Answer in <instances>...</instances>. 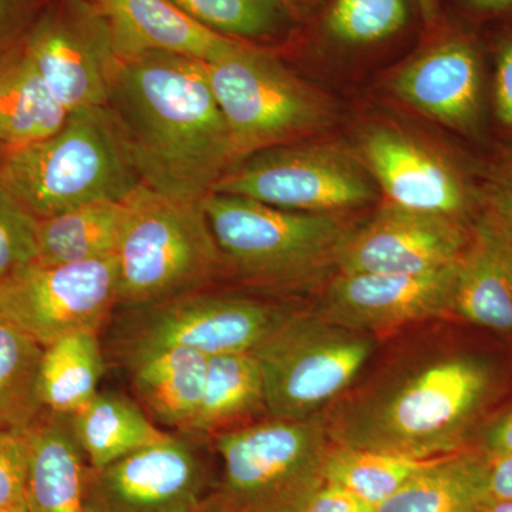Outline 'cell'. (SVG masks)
Returning <instances> with one entry per match:
<instances>
[{
    "label": "cell",
    "mask_w": 512,
    "mask_h": 512,
    "mask_svg": "<svg viewBox=\"0 0 512 512\" xmlns=\"http://www.w3.org/2000/svg\"><path fill=\"white\" fill-rule=\"evenodd\" d=\"M107 110L141 183L204 200L238 163L205 62L177 53L120 59Z\"/></svg>",
    "instance_id": "6da1fadb"
},
{
    "label": "cell",
    "mask_w": 512,
    "mask_h": 512,
    "mask_svg": "<svg viewBox=\"0 0 512 512\" xmlns=\"http://www.w3.org/2000/svg\"><path fill=\"white\" fill-rule=\"evenodd\" d=\"M493 389L483 360L434 353L397 363L322 413L336 446L427 460L466 450Z\"/></svg>",
    "instance_id": "7a4b0ae2"
},
{
    "label": "cell",
    "mask_w": 512,
    "mask_h": 512,
    "mask_svg": "<svg viewBox=\"0 0 512 512\" xmlns=\"http://www.w3.org/2000/svg\"><path fill=\"white\" fill-rule=\"evenodd\" d=\"M0 183L39 220L126 201L143 185L106 107L72 111L53 136L6 150Z\"/></svg>",
    "instance_id": "3957f363"
},
{
    "label": "cell",
    "mask_w": 512,
    "mask_h": 512,
    "mask_svg": "<svg viewBox=\"0 0 512 512\" xmlns=\"http://www.w3.org/2000/svg\"><path fill=\"white\" fill-rule=\"evenodd\" d=\"M225 271L271 292L308 289L336 266L352 229L332 212L282 210L211 192L202 201Z\"/></svg>",
    "instance_id": "277c9868"
},
{
    "label": "cell",
    "mask_w": 512,
    "mask_h": 512,
    "mask_svg": "<svg viewBox=\"0 0 512 512\" xmlns=\"http://www.w3.org/2000/svg\"><path fill=\"white\" fill-rule=\"evenodd\" d=\"M220 480L200 512H302L326 483L329 439L323 413L271 419L214 437Z\"/></svg>",
    "instance_id": "5b68a950"
},
{
    "label": "cell",
    "mask_w": 512,
    "mask_h": 512,
    "mask_svg": "<svg viewBox=\"0 0 512 512\" xmlns=\"http://www.w3.org/2000/svg\"><path fill=\"white\" fill-rule=\"evenodd\" d=\"M204 200H183L146 185L128 198L117 248V306L146 305L204 288L224 269Z\"/></svg>",
    "instance_id": "8992f818"
},
{
    "label": "cell",
    "mask_w": 512,
    "mask_h": 512,
    "mask_svg": "<svg viewBox=\"0 0 512 512\" xmlns=\"http://www.w3.org/2000/svg\"><path fill=\"white\" fill-rule=\"evenodd\" d=\"M372 335L293 312L254 353L271 419L306 420L348 392L375 348Z\"/></svg>",
    "instance_id": "52a82bcc"
},
{
    "label": "cell",
    "mask_w": 512,
    "mask_h": 512,
    "mask_svg": "<svg viewBox=\"0 0 512 512\" xmlns=\"http://www.w3.org/2000/svg\"><path fill=\"white\" fill-rule=\"evenodd\" d=\"M126 309L114 329L124 363L165 348L191 349L208 357L252 352L293 313L284 306L204 288Z\"/></svg>",
    "instance_id": "ba28073f"
},
{
    "label": "cell",
    "mask_w": 512,
    "mask_h": 512,
    "mask_svg": "<svg viewBox=\"0 0 512 512\" xmlns=\"http://www.w3.org/2000/svg\"><path fill=\"white\" fill-rule=\"evenodd\" d=\"M205 69L239 161L282 146L328 120V107L318 94L274 57L244 43L205 63Z\"/></svg>",
    "instance_id": "9c48e42d"
},
{
    "label": "cell",
    "mask_w": 512,
    "mask_h": 512,
    "mask_svg": "<svg viewBox=\"0 0 512 512\" xmlns=\"http://www.w3.org/2000/svg\"><path fill=\"white\" fill-rule=\"evenodd\" d=\"M117 306L116 259L70 265L33 262L0 281V320L43 349L83 330H99Z\"/></svg>",
    "instance_id": "30bf717a"
},
{
    "label": "cell",
    "mask_w": 512,
    "mask_h": 512,
    "mask_svg": "<svg viewBox=\"0 0 512 512\" xmlns=\"http://www.w3.org/2000/svg\"><path fill=\"white\" fill-rule=\"evenodd\" d=\"M218 194L237 195L299 212H336L375 197L355 161L329 147H272L238 161L218 181Z\"/></svg>",
    "instance_id": "8fae6325"
},
{
    "label": "cell",
    "mask_w": 512,
    "mask_h": 512,
    "mask_svg": "<svg viewBox=\"0 0 512 512\" xmlns=\"http://www.w3.org/2000/svg\"><path fill=\"white\" fill-rule=\"evenodd\" d=\"M191 434H165L109 466H87L86 512H173L200 508L210 474Z\"/></svg>",
    "instance_id": "7c38bea8"
},
{
    "label": "cell",
    "mask_w": 512,
    "mask_h": 512,
    "mask_svg": "<svg viewBox=\"0 0 512 512\" xmlns=\"http://www.w3.org/2000/svg\"><path fill=\"white\" fill-rule=\"evenodd\" d=\"M23 53L67 113L106 106L120 57L96 6L76 0L43 22Z\"/></svg>",
    "instance_id": "4fadbf2b"
},
{
    "label": "cell",
    "mask_w": 512,
    "mask_h": 512,
    "mask_svg": "<svg viewBox=\"0 0 512 512\" xmlns=\"http://www.w3.org/2000/svg\"><path fill=\"white\" fill-rule=\"evenodd\" d=\"M467 222L387 204L350 231L338 254L342 274L416 275L456 264L470 241Z\"/></svg>",
    "instance_id": "5bb4252c"
},
{
    "label": "cell",
    "mask_w": 512,
    "mask_h": 512,
    "mask_svg": "<svg viewBox=\"0 0 512 512\" xmlns=\"http://www.w3.org/2000/svg\"><path fill=\"white\" fill-rule=\"evenodd\" d=\"M458 261L416 275L339 272L326 288L318 315L367 335L446 315L453 312Z\"/></svg>",
    "instance_id": "9a60e30c"
},
{
    "label": "cell",
    "mask_w": 512,
    "mask_h": 512,
    "mask_svg": "<svg viewBox=\"0 0 512 512\" xmlns=\"http://www.w3.org/2000/svg\"><path fill=\"white\" fill-rule=\"evenodd\" d=\"M393 92L444 126L477 136L485 114L484 59L480 43L456 30L416 57L394 77Z\"/></svg>",
    "instance_id": "2e32d148"
},
{
    "label": "cell",
    "mask_w": 512,
    "mask_h": 512,
    "mask_svg": "<svg viewBox=\"0 0 512 512\" xmlns=\"http://www.w3.org/2000/svg\"><path fill=\"white\" fill-rule=\"evenodd\" d=\"M362 153L389 204L463 222L476 208V194L456 168L403 134L370 131Z\"/></svg>",
    "instance_id": "e0dca14e"
},
{
    "label": "cell",
    "mask_w": 512,
    "mask_h": 512,
    "mask_svg": "<svg viewBox=\"0 0 512 512\" xmlns=\"http://www.w3.org/2000/svg\"><path fill=\"white\" fill-rule=\"evenodd\" d=\"M106 19L120 59L168 52L210 63L242 42L192 20L170 0H90Z\"/></svg>",
    "instance_id": "ac0fdd59"
},
{
    "label": "cell",
    "mask_w": 512,
    "mask_h": 512,
    "mask_svg": "<svg viewBox=\"0 0 512 512\" xmlns=\"http://www.w3.org/2000/svg\"><path fill=\"white\" fill-rule=\"evenodd\" d=\"M453 313L474 325L512 333V229L485 211L471 225L458 261Z\"/></svg>",
    "instance_id": "d6986e66"
},
{
    "label": "cell",
    "mask_w": 512,
    "mask_h": 512,
    "mask_svg": "<svg viewBox=\"0 0 512 512\" xmlns=\"http://www.w3.org/2000/svg\"><path fill=\"white\" fill-rule=\"evenodd\" d=\"M29 444L26 507L29 512H86L87 461L67 416L45 412L26 430Z\"/></svg>",
    "instance_id": "ffe728a7"
},
{
    "label": "cell",
    "mask_w": 512,
    "mask_h": 512,
    "mask_svg": "<svg viewBox=\"0 0 512 512\" xmlns=\"http://www.w3.org/2000/svg\"><path fill=\"white\" fill-rule=\"evenodd\" d=\"M126 365L148 417L187 433L204 396L208 356L191 349L165 348L133 357Z\"/></svg>",
    "instance_id": "44dd1931"
},
{
    "label": "cell",
    "mask_w": 512,
    "mask_h": 512,
    "mask_svg": "<svg viewBox=\"0 0 512 512\" xmlns=\"http://www.w3.org/2000/svg\"><path fill=\"white\" fill-rule=\"evenodd\" d=\"M490 501L488 454L463 450L436 458L375 512H481Z\"/></svg>",
    "instance_id": "7402d4cb"
},
{
    "label": "cell",
    "mask_w": 512,
    "mask_h": 512,
    "mask_svg": "<svg viewBox=\"0 0 512 512\" xmlns=\"http://www.w3.org/2000/svg\"><path fill=\"white\" fill-rule=\"evenodd\" d=\"M266 412L264 380L252 352L208 357L207 380L200 409L185 434L218 436L248 426Z\"/></svg>",
    "instance_id": "603a6c76"
},
{
    "label": "cell",
    "mask_w": 512,
    "mask_h": 512,
    "mask_svg": "<svg viewBox=\"0 0 512 512\" xmlns=\"http://www.w3.org/2000/svg\"><path fill=\"white\" fill-rule=\"evenodd\" d=\"M128 217V200L101 201L39 220L37 264L70 265L113 258Z\"/></svg>",
    "instance_id": "cb8c5ba5"
},
{
    "label": "cell",
    "mask_w": 512,
    "mask_h": 512,
    "mask_svg": "<svg viewBox=\"0 0 512 512\" xmlns=\"http://www.w3.org/2000/svg\"><path fill=\"white\" fill-rule=\"evenodd\" d=\"M87 466L100 468L163 439L140 404L116 392H99L79 412L67 416Z\"/></svg>",
    "instance_id": "d4e9b609"
},
{
    "label": "cell",
    "mask_w": 512,
    "mask_h": 512,
    "mask_svg": "<svg viewBox=\"0 0 512 512\" xmlns=\"http://www.w3.org/2000/svg\"><path fill=\"white\" fill-rule=\"evenodd\" d=\"M67 117L23 50L0 60V146L12 150L45 140Z\"/></svg>",
    "instance_id": "484cf974"
},
{
    "label": "cell",
    "mask_w": 512,
    "mask_h": 512,
    "mask_svg": "<svg viewBox=\"0 0 512 512\" xmlns=\"http://www.w3.org/2000/svg\"><path fill=\"white\" fill-rule=\"evenodd\" d=\"M104 372L99 332L83 330L43 349L37 393L46 412L72 416L99 393Z\"/></svg>",
    "instance_id": "4316f807"
},
{
    "label": "cell",
    "mask_w": 512,
    "mask_h": 512,
    "mask_svg": "<svg viewBox=\"0 0 512 512\" xmlns=\"http://www.w3.org/2000/svg\"><path fill=\"white\" fill-rule=\"evenodd\" d=\"M43 348L0 320V430H26L43 413L37 373Z\"/></svg>",
    "instance_id": "83f0119b"
},
{
    "label": "cell",
    "mask_w": 512,
    "mask_h": 512,
    "mask_svg": "<svg viewBox=\"0 0 512 512\" xmlns=\"http://www.w3.org/2000/svg\"><path fill=\"white\" fill-rule=\"evenodd\" d=\"M434 460L436 458L421 460L332 443L326 458L325 477L329 483L348 488L377 508Z\"/></svg>",
    "instance_id": "f1b7e54d"
},
{
    "label": "cell",
    "mask_w": 512,
    "mask_h": 512,
    "mask_svg": "<svg viewBox=\"0 0 512 512\" xmlns=\"http://www.w3.org/2000/svg\"><path fill=\"white\" fill-rule=\"evenodd\" d=\"M407 20V0H333L325 30L342 45L365 46L396 35Z\"/></svg>",
    "instance_id": "f546056e"
},
{
    "label": "cell",
    "mask_w": 512,
    "mask_h": 512,
    "mask_svg": "<svg viewBox=\"0 0 512 512\" xmlns=\"http://www.w3.org/2000/svg\"><path fill=\"white\" fill-rule=\"evenodd\" d=\"M181 12L222 36L255 39L278 28L285 0H170Z\"/></svg>",
    "instance_id": "4dcf8cb0"
},
{
    "label": "cell",
    "mask_w": 512,
    "mask_h": 512,
    "mask_svg": "<svg viewBox=\"0 0 512 512\" xmlns=\"http://www.w3.org/2000/svg\"><path fill=\"white\" fill-rule=\"evenodd\" d=\"M36 218L0 183V281L36 262Z\"/></svg>",
    "instance_id": "1f68e13d"
},
{
    "label": "cell",
    "mask_w": 512,
    "mask_h": 512,
    "mask_svg": "<svg viewBox=\"0 0 512 512\" xmlns=\"http://www.w3.org/2000/svg\"><path fill=\"white\" fill-rule=\"evenodd\" d=\"M490 20L498 22L491 37L494 60L491 107L498 126L512 134V12Z\"/></svg>",
    "instance_id": "d6a6232c"
},
{
    "label": "cell",
    "mask_w": 512,
    "mask_h": 512,
    "mask_svg": "<svg viewBox=\"0 0 512 512\" xmlns=\"http://www.w3.org/2000/svg\"><path fill=\"white\" fill-rule=\"evenodd\" d=\"M26 430H0V508L26 503L29 467Z\"/></svg>",
    "instance_id": "836d02e7"
},
{
    "label": "cell",
    "mask_w": 512,
    "mask_h": 512,
    "mask_svg": "<svg viewBox=\"0 0 512 512\" xmlns=\"http://www.w3.org/2000/svg\"><path fill=\"white\" fill-rule=\"evenodd\" d=\"M375 505L342 485L326 481L302 512H375Z\"/></svg>",
    "instance_id": "e575fe53"
},
{
    "label": "cell",
    "mask_w": 512,
    "mask_h": 512,
    "mask_svg": "<svg viewBox=\"0 0 512 512\" xmlns=\"http://www.w3.org/2000/svg\"><path fill=\"white\" fill-rule=\"evenodd\" d=\"M484 202L485 212L512 229V158L495 171Z\"/></svg>",
    "instance_id": "d590c367"
},
{
    "label": "cell",
    "mask_w": 512,
    "mask_h": 512,
    "mask_svg": "<svg viewBox=\"0 0 512 512\" xmlns=\"http://www.w3.org/2000/svg\"><path fill=\"white\" fill-rule=\"evenodd\" d=\"M487 454L491 500L512 501V453Z\"/></svg>",
    "instance_id": "8d00e7d4"
},
{
    "label": "cell",
    "mask_w": 512,
    "mask_h": 512,
    "mask_svg": "<svg viewBox=\"0 0 512 512\" xmlns=\"http://www.w3.org/2000/svg\"><path fill=\"white\" fill-rule=\"evenodd\" d=\"M484 451L490 454L512 453V409L501 414L485 430Z\"/></svg>",
    "instance_id": "74e56055"
},
{
    "label": "cell",
    "mask_w": 512,
    "mask_h": 512,
    "mask_svg": "<svg viewBox=\"0 0 512 512\" xmlns=\"http://www.w3.org/2000/svg\"><path fill=\"white\" fill-rule=\"evenodd\" d=\"M468 15L490 20L512 12V0H460Z\"/></svg>",
    "instance_id": "f35d334b"
},
{
    "label": "cell",
    "mask_w": 512,
    "mask_h": 512,
    "mask_svg": "<svg viewBox=\"0 0 512 512\" xmlns=\"http://www.w3.org/2000/svg\"><path fill=\"white\" fill-rule=\"evenodd\" d=\"M421 16L426 25L433 26L440 18L439 0H417Z\"/></svg>",
    "instance_id": "ab89813d"
},
{
    "label": "cell",
    "mask_w": 512,
    "mask_h": 512,
    "mask_svg": "<svg viewBox=\"0 0 512 512\" xmlns=\"http://www.w3.org/2000/svg\"><path fill=\"white\" fill-rule=\"evenodd\" d=\"M481 512H512V501L491 500Z\"/></svg>",
    "instance_id": "60d3db41"
},
{
    "label": "cell",
    "mask_w": 512,
    "mask_h": 512,
    "mask_svg": "<svg viewBox=\"0 0 512 512\" xmlns=\"http://www.w3.org/2000/svg\"><path fill=\"white\" fill-rule=\"evenodd\" d=\"M0 512H29L26 503L0 508Z\"/></svg>",
    "instance_id": "b9f144b4"
},
{
    "label": "cell",
    "mask_w": 512,
    "mask_h": 512,
    "mask_svg": "<svg viewBox=\"0 0 512 512\" xmlns=\"http://www.w3.org/2000/svg\"><path fill=\"white\" fill-rule=\"evenodd\" d=\"M173 512H200V508H190V510H180V511H173Z\"/></svg>",
    "instance_id": "7bdbcfd3"
},
{
    "label": "cell",
    "mask_w": 512,
    "mask_h": 512,
    "mask_svg": "<svg viewBox=\"0 0 512 512\" xmlns=\"http://www.w3.org/2000/svg\"><path fill=\"white\" fill-rule=\"evenodd\" d=\"M6 148L0 146V160H2L3 154H5Z\"/></svg>",
    "instance_id": "ee69618b"
}]
</instances>
